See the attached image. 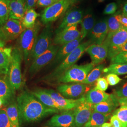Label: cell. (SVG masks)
<instances>
[{"instance_id": "9c48e42d", "label": "cell", "mask_w": 127, "mask_h": 127, "mask_svg": "<svg viewBox=\"0 0 127 127\" xmlns=\"http://www.w3.org/2000/svg\"><path fill=\"white\" fill-rule=\"evenodd\" d=\"M25 29L22 21L9 19L0 26V40L5 42L14 40L19 37Z\"/></svg>"}, {"instance_id": "7bdbcfd3", "label": "cell", "mask_w": 127, "mask_h": 127, "mask_svg": "<svg viewBox=\"0 0 127 127\" xmlns=\"http://www.w3.org/2000/svg\"><path fill=\"white\" fill-rule=\"evenodd\" d=\"M38 0H25L26 12L29 9L33 8L36 5Z\"/></svg>"}, {"instance_id": "816d5d0a", "label": "cell", "mask_w": 127, "mask_h": 127, "mask_svg": "<svg viewBox=\"0 0 127 127\" xmlns=\"http://www.w3.org/2000/svg\"><path fill=\"white\" fill-rule=\"evenodd\" d=\"M2 105H3V101H2V100H1V99L0 98V107L2 106Z\"/></svg>"}, {"instance_id": "8fae6325", "label": "cell", "mask_w": 127, "mask_h": 127, "mask_svg": "<svg viewBox=\"0 0 127 127\" xmlns=\"http://www.w3.org/2000/svg\"><path fill=\"white\" fill-rule=\"evenodd\" d=\"M59 48V46L52 45L44 53L34 59L29 68V74L31 75L35 74L46 65L52 62L54 59Z\"/></svg>"}, {"instance_id": "cb8c5ba5", "label": "cell", "mask_w": 127, "mask_h": 127, "mask_svg": "<svg viewBox=\"0 0 127 127\" xmlns=\"http://www.w3.org/2000/svg\"><path fill=\"white\" fill-rule=\"evenodd\" d=\"M31 92L46 106L52 108L58 109L60 112L64 111L63 109L55 102L51 96L44 90L36 89Z\"/></svg>"}, {"instance_id": "7c38bea8", "label": "cell", "mask_w": 127, "mask_h": 127, "mask_svg": "<svg viewBox=\"0 0 127 127\" xmlns=\"http://www.w3.org/2000/svg\"><path fill=\"white\" fill-rule=\"evenodd\" d=\"M93 104L85 100L74 109V127H83L89 120L93 111Z\"/></svg>"}, {"instance_id": "f6af8a7d", "label": "cell", "mask_w": 127, "mask_h": 127, "mask_svg": "<svg viewBox=\"0 0 127 127\" xmlns=\"http://www.w3.org/2000/svg\"><path fill=\"white\" fill-rule=\"evenodd\" d=\"M117 101L118 104L121 106H127V97L117 98Z\"/></svg>"}, {"instance_id": "f5cc1de1", "label": "cell", "mask_w": 127, "mask_h": 127, "mask_svg": "<svg viewBox=\"0 0 127 127\" xmlns=\"http://www.w3.org/2000/svg\"><path fill=\"white\" fill-rule=\"evenodd\" d=\"M97 1L99 3H102V2H103L105 0H97Z\"/></svg>"}, {"instance_id": "6f0895ef", "label": "cell", "mask_w": 127, "mask_h": 127, "mask_svg": "<svg viewBox=\"0 0 127 127\" xmlns=\"http://www.w3.org/2000/svg\"></svg>"}, {"instance_id": "ffe728a7", "label": "cell", "mask_w": 127, "mask_h": 127, "mask_svg": "<svg viewBox=\"0 0 127 127\" xmlns=\"http://www.w3.org/2000/svg\"><path fill=\"white\" fill-rule=\"evenodd\" d=\"M15 91L11 86L7 75L0 77V98L2 100L3 105L7 106L15 99Z\"/></svg>"}, {"instance_id": "11a10c76", "label": "cell", "mask_w": 127, "mask_h": 127, "mask_svg": "<svg viewBox=\"0 0 127 127\" xmlns=\"http://www.w3.org/2000/svg\"><path fill=\"white\" fill-rule=\"evenodd\" d=\"M56 0V1H58V0Z\"/></svg>"}, {"instance_id": "5b68a950", "label": "cell", "mask_w": 127, "mask_h": 127, "mask_svg": "<svg viewBox=\"0 0 127 127\" xmlns=\"http://www.w3.org/2000/svg\"><path fill=\"white\" fill-rule=\"evenodd\" d=\"M95 65L91 62L82 65L74 64L57 79L63 83H81L87 77Z\"/></svg>"}, {"instance_id": "ab89813d", "label": "cell", "mask_w": 127, "mask_h": 127, "mask_svg": "<svg viewBox=\"0 0 127 127\" xmlns=\"http://www.w3.org/2000/svg\"><path fill=\"white\" fill-rule=\"evenodd\" d=\"M117 9V5L115 2H111L105 6L103 11V13L105 15L114 14L116 12Z\"/></svg>"}, {"instance_id": "db71d44e", "label": "cell", "mask_w": 127, "mask_h": 127, "mask_svg": "<svg viewBox=\"0 0 127 127\" xmlns=\"http://www.w3.org/2000/svg\"><path fill=\"white\" fill-rule=\"evenodd\" d=\"M116 1H121V0H116Z\"/></svg>"}, {"instance_id": "1f68e13d", "label": "cell", "mask_w": 127, "mask_h": 127, "mask_svg": "<svg viewBox=\"0 0 127 127\" xmlns=\"http://www.w3.org/2000/svg\"><path fill=\"white\" fill-rule=\"evenodd\" d=\"M120 14H115L110 16L107 19V25L108 28V34L114 33L123 27L120 21Z\"/></svg>"}, {"instance_id": "f1b7e54d", "label": "cell", "mask_w": 127, "mask_h": 127, "mask_svg": "<svg viewBox=\"0 0 127 127\" xmlns=\"http://www.w3.org/2000/svg\"><path fill=\"white\" fill-rule=\"evenodd\" d=\"M104 68V64H100L97 65L92 70L86 79L83 82H81V83L86 85L93 84L100 78L103 72Z\"/></svg>"}, {"instance_id": "ac0fdd59", "label": "cell", "mask_w": 127, "mask_h": 127, "mask_svg": "<svg viewBox=\"0 0 127 127\" xmlns=\"http://www.w3.org/2000/svg\"><path fill=\"white\" fill-rule=\"evenodd\" d=\"M86 52L90 55L92 63L95 65L102 63L108 56V48L107 46L101 44H91L87 49Z\"/></svg>"}, {"instance_id": "d6a6232c", "label": "cell", "mask_w": 127, "mask_h": 127, "mask_svg": "<svg viewBox=\"0 0 127 127\" xmlns=\"http://www.w3.org/2000/svg\"><path fill=\"white\" fill-rule=\"evenodd\" d=\"M10 1V0H0V26L9 19Z\"/></svg>"}, {"instance_id": "277c9868", "label": "cell", "mask_w": 127, "mask_h": 127, "mask_svg": "<svg viewBox=\"0 0 127 127\" xmlns=\"http://www.w3.org/2000/svg\"><path fill=\"white\" fill-rule=\"evenodd\" d=\"M23 58V54L20 49L19 48H13L7 77L11 86L15 91L19 90L22 85L21 63Z\"/></svg>"}, {"instance_id": "30bf717a", "label": "cell", "mask_w": 127, "mask_h": 127, "mask_svg": "<svg viewBox=\"0 0 127 127\" xmlns=\"http://www.w3.org/2000/svg\"><path fill=\"white\" fill-rule=\"evenodd\" d=\"M90 86L81 83H64L57 87V91L64 97L77 99L84 96L90 90Z\"/></svg>"}, {"instance_id": "4fadbf2b", "label": "cell", "mask_w": 127, "mask_h": 127, "mask_svg": "<svg viewBox=\"0 0 127 127\" xmlns=\"http://www.w3.org/2000/svg\"><path fill=\"white\" fill-rule=\"evenodd\" d=\"M108 28L107 19L104 18L95 23V26L88 35L91 44H102L107 36Z\"/></svg>"}, {"instance_id": "603a6c76", "label": "cell", "mask_w": 127, "mask_h": 127, "mask_svg": "<svg viewBox=\"0 0 127 127\" xmlns=\"http://www.w3.org/2000/svg\"><path fill=\"white\" fill-rule=\"evenodd\" d=\"M13 48H0V74L7 75L12 57Z\"/></svg>"}, {"instance_id": "3957f363", "label": "cell", "mask_w": 127, "mask_h": 127, "mask_svg": "<svg viewBox=\"0 0 127 127\" xmlns=\"http://www.w3.org/2000/svg\"><path fill=\"white\" fill-rule=\"evenodd\" d=\"M41 26L40 23L36 21L33 27L26 29L19 37V48L22 53L23 59L26 64L29 61L33 47L41 29Z\"/></svg>"}, {"instance_id": "b9f144b4", "label": "cell", "mask_w": 127, "mask_h": 127, "mask_svg": "<svg viewBox=\"0 0 127 127\" xmlns=\"http://www.w3.org/2000/svg\"><path fill=\"white\" fill-rule=\"evenodd\" d=\"M110 123L113 127H123L120 120L114 114H113L110 118Z\"/></svg>"}, {"instance_id": "9f6ffc18", "label": "cell", "mask_w": 127, "mask_h": 127, "mask_svg": "<svg viewBox=\"0 0 127 127\" xmlns=\"http://www.w3.org/2000/svg\"></svg>"}, {"instance_id": "f546056e", "label": "cell", "mask_w": 127, "mask_h": 127, "mask_svg": "<svg viewBox=\"0 0 127 127\" xmlns=\"http://www.w3.org/2000/svg\"><path fill=\"white\" fill-rule=\"evenodd\" d=\"M40 16L33 8L28 10L25 13L22 20L23 26L26 29L31 28L36 23V19Z\"/></svg>"}, {"instance_id": "e0dca14e", "label": "cell", "mask_w": 127, "mask_h": 127, "mask_svg": "<svg viewBox=\"0 0 127 127\" xmlns=\"http://www.w3.org/2000/svg\"><path fill=\"white\" fill-rule=\"evenodd\" d=\"M83 17V12L81 9H75L67 11L59 27L56 29L55 33L81 23Z\"/></svg>"}, {"instance_id": "7dc6e473", "label": "cell", "mask_w": 127, "mask_h": 127, "mask_svg": "<svg viewBox=\"0 0 127 127\" xmlns=\"http://www.w3.org/2000/svg\"><path fill=\"white\" fill-rule=\"evenodd\" d=\"M122 51H127V42L119 50V53ZM118 53V54H119Z\"/></svg>"}, {"instance_id": "7a4b0ae2", "label": "cell", "mask_w": 127, "mask_h": 127, "mask_svg": "<svg viewBox=\"0 0 127 127\" xmlns=\"http://www.w3.org/2000/svg\"><path fill=\"white\" fill-rule=\"evenodd\" d=\"M91 45V43L90 41L81 43L76 49L59 64L52 73L44 77L43 80L48 81L57 80L66 70L75 64L86 52L88 47Z\"/></svg>"}, {"instance_id": "d590c367", "label": "cell", "mask_w": 127, "mask_h": 127, "mask_svg": "<svg viewBox=\"0 0 127 127\" xmlns=\"http://www.w3.org/2000/svg\"><path fill=\"white\" fill-rule=\"evenodd\" d=\"M111 63L127 64V51H122L111 59Z\"/></svg>"}, {"instance_id": "83f0119b", "label": "cell", "mask_w": 127, "mask_h": 127, "mask_svg": "<svg viewBox=\"0 0 127 127\" xmlns=\"http://www.w3.org/2000/svg\"><path fill=\"white\" fill-rule=\"evenodd\" d=\"M13 127H20L19 119V113L16 99H14L6 106L5 109Z\"/></svg>"}, {"instance_id": "5bb4252c", "label": "cell", "mask_w": 127, "mask_h": 127, "mask_svg": "<svg viewBox=\"0 0 127 127\" xmlns=\"http://www.w3.org/2000/svg\"><path fill=\"white\" fill-rule=\"evenodd\" d=\"M44 91L51 96L55 102L64 111L73 110L86 100L84 96L77 99H68L64 97L58 91L52 89H44Z\"/></svg>"}, {"instance_id": "52a82bcc", "label": "cell", "mask_w": 127, "mask_h": 127, "mask_svg": "<svg viewBox=\"0 0 127 127\" xmlns=\"http://www.w3.org/2000/svg\"><path fill=\"white\" fill-rule=\"evenodd\" d=\"M71 5L69 0H59L46 8L41 14V20L47 25L58 20L66 12Z\"/></svg>"}, {"instance_id": "2e32d148", "label": "cell", "mask_w": 127, "mask_h": 127, "mask_svg": "<svg viewBox=\"0 0 127 127\" xmlns=\"http://www.w3.org/2000/svg\"><path fill=\"white\" fill-rule=\"evenodd\" d=\"M77 25L65 28L56 33L53 39L54 45H63L81 36V32L78 30Z\"/></svg>"}, {"instance_id": "6da1fadb", "label": "cell", "mask_w": 127, "mask_h": 127, "mask_svg": "<svg viewBox=\"0 0 127 127\" xmlns=\"http://www.w3.org/2000/svg\"><path fill=\"white\" fill-rule=\"evenodd\" d=\"M19 123H22L36 122L43 118L59 114L58 109L49 107L43 104L31 92L24 91L20 93L16 99Z\"/></svg>"}, {"instance_id": "8992f818", "label": "cell", "mask_w": 127, "mask_h": 127, "mask_svg": "<svg viewBox=\"0 0 127 127\" xmlns=\"http://www.w3.org/2000/svg\"><path fill=\"white\" fill-rule=\"evenodd\" d=\"M52 36L53 29L51 23H50L46 25L45 27L38 35L29 60H33L50 48V46L52 45Z\"/></svg>"}, {"instance_id": "bcb514c9", "label": "cell", "mask_w": 127, "mask_h": 127, "mask_svg": "<svg viewBox=\"0 0 127 127\" xmlns=\"http://www.w3.org/2000/svg\"><path fill=\"white\" fill-rule=\"evenodd\" d=\"M123 15L127 17V2L123 7Z\"/></svg>"}, {"instance_id": "681fc988", "label": "cell", "mask_w": 127, "mask_h": 127, "mask_svg": "<svg viewBox=\"0 0 127 127\" xmlns=\"http://www.w3.org/2000/svg\"><path fill=\"white\" fill-rule=\"evenodd\" d=\"M69 0L70 1V3L71 5H72L73 4H75V3H77L79 2H81L83 0Z\"/></svg>"}, {"instance_id": "74e56055", "label": "cell", "mask_w": 127, "mask_h": 127, "mask_svg": "<svg viewBox=\"0 0 127 127\" xmlns=\"http://www.w3.org/2000/svg\"><path fill=\"white\" fill-rule=\"evenodd\" d=\"M108 85L109 84L106 79L104 77H101L96 81L95 88L98 90L104 91L108 89Z\"/></svg>"}, {"instance_id": "44dd1931", "label": "cell", "mask_w": 127, "mask_h": 127, "mask_svg": "<svg viewBox=\"0 0 127 127\" xmlns=\"http://www.w3.org/2000/svg\"><path fill=\"white\" fill-rule=\"evenodd\" d=\"M25 13V0H10L9 19L22 21Z\"/></svg>"}, {"instance_id": "484cf974", "label": "cell", "mask_w": 127, "mask_h": 127, "mask_svg": "<svg viewBox=\"0 0 127 127\" xmlns=\"http://www.w3.org/2000/svg\"><path fill=\"white\" fill-rule=\"evenodd\" d=\"M95 19L93 13L90 11L87 12L83 16L81 25V37L83 39L89 34L95 24Z\"/></svg>"}, {"instance_id": "ee69618b", "label": "cell", "mask_w": 127, "mask_h": 127, "mask_svg": "<svg viewBox=\"0 0 127 127\" xmlns=\"http://www.w3.org/2000/svg\"><path fill=\"white\" fill-rule=\"evenodd\" d=\"M120 21L123 27L127 28V17L121 14L120 17Z\"/></svg>"}, {"instance_id": "7402d4cb", "label": "cell", "mask_w": 127, "mask_h": 127, "mask_svg": "<svg viewBox=\"0 0 127 127\" xmlns=\"http://www.w3.org/2000/svg\"><path fill=\"white\" fill-rule=\"evenodd\" d=\"M119 105L117 97L111 94L109 99L97 104H93V111L103 114H110Z\"/></svg>"}, {"instance_id": "d4e9b609", "label": "cell", "mask_w": 127, "mask_h": 127, "mask_svg": "<svg viewBox=\"0 0 127 127\" xmlns=\"http://www.w3.org/2000/svg\"><path fill=\"white\" fill-rule=\"evenodd\" d=\"M110 96L111 95L98 90L95 87L90 89L84 95L86 101L92 104H97L107 100Z\"/></svg>"}, {"instance_id": "836d02e7", "label": "cell", "mask_w": 127, "mask_h": 127, "mask_svg": "<svg viewBox=\"0 0 127 127\" xmlns=\"http://www.w3.org/2000/svg\"><path fill=\"white\" fill-rule=\"evenodd\" d=\"M122 123L123 127H127V106H121L113 113Z\"/></svg>"}, {"instance_id": "9a60e30c", "label": "cell", "mask_w": 127, "mask_h": 127, "mask_svg": "<svg viewBox=\"0 0 127 127\" xmlns=\"http://www.w3.org/2000/svg\"><path fill=\"white\" fill-rule=\"evenodd\" d=\"M47 125L51 127H74V109L55 114L48 121Z\"/></svg>"}, {"instance_id": "ba28073f", "label": "cell", "mask_w": 127, "mask_h": 127, "mask_svg": "<svg viewBox=\"0 0 127 127\" xmlns=\"http://www.w3.org/2000/svg\"><path fill=\"white\" fill-rule=\"evenodd\" d=\"M127 42V28L123 27L114 33L108 34L103 43L107 46V58L111 59L119 53V49Z\"/></svg>"}, {"instance_id": "60d3db41", "label": "cell", "mask_w": 127, "mask_h": 127, "mask_svg": "<svg viewBox=\"0 0 127 127\" xmlns=\"http://www.w3.org/2000/svg\"><path fill=\"white\" fill-rule=\"evenodd\" d=\"M57 1L55 0H38L36 6L39 7H48Z\"/></svg>"}, {"instance_id": "c3c4849f", "label": "cell", "mask_w": 127, "mask_h": 127, "mask_svg": "<svg viewBox=\"0 0 127 127\" xmlns=\"http://www.w3.org/2000/svg\"><path fill=\"white\" fill-rule=\"evenodd\" d=\"M101 127H113L110 123H104L101 126Z\"/></svg>"}, {"instance_id": "8d00e7d4", "label": "cell", "mask_w": 127, "mask_h": 127, "mask_svg": "<svg viewBox=\"0 0 127 127\" xmlns=\"http://www.w3.org/2000/svg\"><path fill=\"white\" fill-rule=\"evenodd\" d=\"M114 95L117 98L127 97V82L114 91Z\"/></svg>"}, {"instance_id": "d6986e66", "label": "cell", "mask_w": 127, "mask_h": 127, "mask_svg": "<svg viewBox=\"0 0 127 127\" xmlns=\"http://www.w3.org/2000/svg\"><path fill=\"white\" fill-rule=\"evenodd\" d=\"M82 40L83 39L80 36L74 41L61 46L59 48L54 59L52 61L51 64L56 65L61 63L69 55L77 48L82 43Z\"/></svg>"}, {"instance_id": "4316f807", "label": "cell", "mask_w": 127, "mask_h": 127, "mask_svg": "<svg viewBox=\"0 0 127 127\" xmlns=\"http://www.w3.org/2000/svg\"><path fill=\"white\" fill-rule=\"evenodd\" d=\"M112 116L110 114H103L93 111L89 121L83 127H99L106 123Z\"/></svg>"}, {"instance_id": "f35d334b", "label": "cell", "mask_w": 127, "mask_h": 127, "mask_svg": "<svg viewBox=\"0 0 127 127\" xmlns=\"http://www.w3.org/2000/svg\"><path fill=\"white\" fill-rule=\"evenodd\" d=\"M106 79L108 84L111 86H114L117 85L122 81V79L117 75L114 73H108L106 76Z\"/></svg>"}, {"instance_id": "4dcf8cb0", "label": "cell", "mask_w": 127, "mask_h": 127, "mask_svg": "<svg viewBox=\"0 0 127 127\" xmlns=\"http://www.w3.org/2000/svg\"><path fill=\"white\" fill-rule=\"evenodd\" d=\"M103 73H114L116 75H123L127 74V64H112L103 70Z\"/></svg>"}, {"instance_id": "e575fe53", "label": "cell", "mask_w": 127, "mask_h": 127, "mask_svg": "<svg viewBox=\"0 0 127 127\" xmlns=\"http://www.w3.org/2000/svg\"><path fill=\"white\" fill-rule=\"evenodd\" d=\"M0 127H13L5 109H0Z\"/></svg>"}, {"instance_id": "f907efd6", "label": "cell", "mask_w": 127, "mask_h": 127, "mask_svg": "<svg viewBox=\"0 0 127 127\" xmlns=\"http://www.w3.org/2000/svg\"><path fill=\"white\" fill-rule=\"evenodd\" d=\"M6 45V42L0 40V48H3Z\"/></svg>"}]
</instances>
